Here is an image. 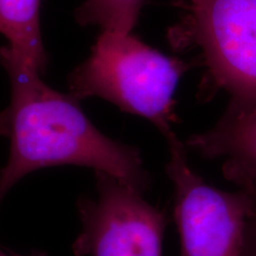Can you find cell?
<instances>
[{
	"mask_svg": "<svg viewBox=\"0 0 256 256\" xmlns=\"http://www.w3.org/2000/svg\"><path fill=\"white\" fill-rule=\"evenodd\" d=\"M0 64L11 82L6 110L11 146L0 170V204L25 176L58 165L90 168L142 192L148 188L151 179L138 148L100 132L75 98L50 88L8 46L0 48Z\"/></svg>",
	"mask_w": 256,
	"mask_h": 256,
	"instance_id": "6da1fadb",
	"label": "cell"
},
{
	"mask_svg": "<svg viewBox=\"0 0 256 256\" xmlns=\"http://www.w3.org/2000/svg\"><path fill=\"white\" fill-rule=\"evenodd\" d=\"M185 70V63L147 46L132 32L106 30L70 75V95L78 101H110L124 113L151 121L166 138L174 133V96Z\"/></svg>",
	"mask_w": 256,
	"mask_h": 256,
	"instance_id": "7a4b0ae2",
	"label": "cell"
},
{
	"mask_svg": "<svg viewBox=\"0 0 256 256\" xmlns=\"http://www.w3.org/2000/svg\"><path fill=\"white\" fill-rule=\"evenodd\" d=\"M168 146L166 174L174 188V220L180 256H243L256 198L248 192L211 186L188 165L186 146L174 133Z\"/></svg>",
	"mask_w": 256,
	"mask_h": 256,
	"instance_id": "3957f363",
	"label": "cell"
},
{
	"mask_svg": "<svg viewBox=\"0 0 256 256\" xmlns=\"http://www.w3.org/2000/svg\"><path fill=\"white\" fill-rule=\"evenodd\" d=\"M185 34L200 48L206 88L230 95V112L256 104V0H198Z\"/></svg>",
	"mask_w": 256,
	"mask_h": 256,
	"instance_id": "277c9868",
	"label": "cell"
},
{
	"mask_svg": "<svg viewBox=\"0 0 256 256\" xmlns=\"http://www.w3.org/2000/svg\"><path fill=\"white\" fill-rule=\"evenodd\" d=\"M96 190L78 202L82 229L76 256H162L166 217L120 179L95 172Z\"/></svg>",
	"mask_w": 256,
	"mask_h": 256,
	"instance_id": "5b68a950",
	"label": "cell"
},
{
	"mask_svg": "<svg viewBox=\"0 0 256 256\" xmlns=\"http://www.w3.org/2000/svg\"><path fill=\"white\" fill-rule=\"evenodd\" d=\"M185 146L206 159H222V174L252 196L256 194V104L226 110L212 128L194 134Z\"/></svg>",
	"mask_w": 256,
	"mask_h": 256,
	"instance_id": "8992f818",
	"label": "cell"
},
{
	"mask_svg": "<svg viewBox=\"0 0 256 256\" xmlns=\"http://www.w3.org/2000/svg\"><path fill=\"white\" fill-rule=\"evenodd\" d=\"M40 0H0V34L16 55L40 74L46 54L40 23Z\"/></svg>",
	"mask_w": 256,
	"mask_h": 256,
	"instance_id": "52a82bcc",
	"label": "cell"
},
{
	"mask_svg": "<svg viewBox=\"0 0 256 256\" xmlns=\"http://www.w3.org/2000/svg\"><path fill=\"white\" fill-rule=\"evenodd\" d=\"M144 0H86L78 10L83 25H98L102 31L132 32Z\"/></svg>",
	"mask_w": 256,
	"mask_h": 256,
	"instance_id": "ba28073f",
	"label": "cell"
},
{
	"mask_svg": "<svg viewBox=\"0 0 256 256\" xmlns=\"http://www.w3.org/2000/svg\"><path fill=\"white\" fill-rule=\"evenodd\" d=\"M243 256H256V212L248 223L244 255Z\"/></svg>",
	"mask_w": 256,
	"mask_h": 256,
	"instance_id": "9c48e42d",
	"label": "cell"
},
{
	"mask_svg": "<svg viewBox=\"0 0 256 256\" xmlns=\"http://www.w3.org/2000/svg\"><path fill=\"white\" fill-rule=\"evenodd\" d=\"M8 112H2L0 113V136H8Z\"/></svg>",
	"mask_w": 256,
	"mask_h": 256,
	"instance_id": "30bf717a",
	"label": "cell"
},
{
	"mask_svg": "<svg viewBox=\"0 0 256 256\" xmlns=\"http://www.w3.org/2000/svg\"><path fill=\"white\" fill-rule=\"evenodd\" d=\"M0 256H19V255H11V254H8V252H5L2 250V248H0Z\"/></svg>",
	"mask_w": 256,
	"mask_h": 256,
	"instance_id": "8fae6325",
	"label": "cell"
},
{
	"mask_svg": "<svg viewBox=\"0 0 256 256\" xmlns=\"http://www.w3.org/2000/svg\"><path fill=\"white\" fill-rule=\"evenodd\" d=\"M188 2H190V5H192V4H194L196 2H198V0H188Z\"/></svg>",
	"mask_w": 256,
	"mask_h": 256,
	"instance_id": "7c38bea8",
	"label": "cell"
},
{
	"mask_svg": "<svg viewBox=\"0 0 256 256\" xmlns=\"http://www.w3.org/2000/svg\"><path fill=\"white\" fill-rule=\"evenodd\" d=\"M254 197H255V198H256V194H255V196H254Z\"/></svg>",
	"mask_w": 256,
	"mask_h": 256,
	"instance_id": "4fadbf2b",
	"label": "cell"
}]
</instances>
